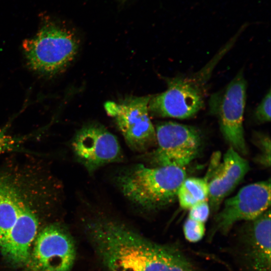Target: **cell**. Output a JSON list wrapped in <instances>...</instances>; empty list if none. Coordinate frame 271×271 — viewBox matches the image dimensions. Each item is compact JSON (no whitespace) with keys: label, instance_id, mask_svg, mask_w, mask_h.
Listing matches in <instances>:
<instances>
[{"label":"cell","instance_id":"1","mask_svg":"<svg viewBox=\"0 0 271 271\" xmlns=\"http://www.w3.org/2000/svg\"><path fill=\"white\" fill-rule=\"evenodd\" d=\"M83 228L109 271H197L174 246L153 242L118 219L97 214L85 220Z\"/></svg>","mask_w":271,"mask_h":271},{"label":"cell","instance_id":"2","mask_svg":"<svg viewBox=\"0 0 271 271\" xmlns=\"http://www.w3.org/2000/svg\"><path fill=\"white\" fill-rule=\"evenodd\" d=\"M59 188L54 177L39 163L6 164L0 169V247L17 223L41 216L57 207Z\"/></svg>","mask_w":271,"mask_h":271},{"label":"cell","instance_id":"3","mask_svg":"<svg viewBox=\"0 0 271 271\" xmlns=\"http://www.w3.org/2000/svg\"><path fill=\"white\" fill-rule=\"evenodd\" d=\"M186 178L184 168L149 167L140 164L121 172L116 183L129 201L147 211H155L177 199L178 190Z\"/></svg>","mask_w":271,"mask_h":271},{"label":"cell","instance_id":"4","mask_svg":"<svg viewBox=\"0 0 271 271\" xmlns=\"http://www.w3.org/2000/svg\"><path fill=\"white\" fill-rule=\"evenodd\" d=\"M79 46L72 32L52 21L44 22L33 37L22 43L29 68L48 77L65 70L75 58Z\"/></svg>","mask_w":271,"mask_h":271},{"label":"cell","instance_id":"5","mask_svg":"<svg viewBox=\"0 0 271 271\" xmlns=\"http://www.w3.org/2000/svg\"><path fill=\"white\" fill-rule=\"evenodd\" d=\"M224 51L195 75L168 79L167 89L151 96L149 112L158 116L179 119L196 114L204 105L207 81Z\"/></svg>","mask_w":271,"mask_h":271},{"label":"cell","instance_id":"6","mask_svg":"<svg viewBox=\"0 0 271 271\" xmlns=\"http://www.w3.org/2000/svg\"><path fill=\"white\" fill-rule=\"evenodd\" d=\"M151 96H129L104 104L128 146L137 152H147L156 144V130L149 116Z\"/></svg>","mask_w":271,"mask_h":271},{"label":"cell","instance_id":"7","mask_svg":"<svg viewBox=\"0 0 271 271\" xmlns=\"http://www.w3.org/2000/svg\"><path fill=\"white\" fill-rule=\"evenodd\" d=\"M155 130L157 147L145 157L155 167L184 168L199 155L201 137L196 128L167 121L158 124Z\"/></svg>","mask_w":271,"mask_h":271},{"label":"cell","instance_id":"8","mask_svg":"<svg viewBox=\"0 0 271 271\" xmlns=\"http://www.w3.org/2000/svg\"><path fill=\"white\" fill-rule=\"evenodd\" d=\"M247 83L241 70L223 91L210 101V110L218 116L221 131L231 147L245 155L247 148L243 126Z\"/></svg>","mask_w":271,"mask_h":271},{"label":"cell","instance_id":"9","mask_svg":"<svg viewBox=\"0 0 271 271\" xmlns=\"http://www.w3.org/2000/svg\"><path fill=\"white\" fill-rule=\"evenodd\" d=\"M72 147L78 161L90 174L105 165L123 159L116 137L98 123L82 126L75 135Z\"/></svg>","mask_w":271,"mask_h":271},{"label":"cell","instance_id":"10","mask_svg":"<svg viewBox=\"0 0 271 271\" xmlns=\"http://www.w3.org/2000/svg\"><path fill=\"white\" fill-rule=\"evenodd\" d=\"M270 205V179L245 186L225 200L223 209L215 218L210 236L217 232L226 234L236 222L252 220Z\"/></svg>","mask_w":271,"mask_h":271},{"label":"cell","instance_id":"11","mask_svg":"<svg viewBox=\"0 0 271 271\" xmlns=\"http://www.w3.org/2000/svg\"><path fill=\"white\" fill-rule=\"evenodd\" d=\"M30 260L40 271H70L76 251L69 233L57 224L44 227L35 238Z\"/></svg>","mask_w":271,"mask_h":271},{"label":"cell","instance_id":"12","mask_svg":"<svg viewBox=\"0 0 271 271\" xmlns=\"http://www.w3.org/2000/svg\"><path fill=\"white\" fill-rule=\"evenodd\" d=\"M247 222L237 239L239 261L244 271H271L270 207Z\"/></svg>","mask_w":271,"mask_h":271},{"label":"cell","instance_id":"13","mask_svg":"<svg viewBox=\"0 0 271 271\" xmlns=\"http://www.w3.org/2000/svg\"><path fill=\"white\" fill-rule=\"evenodd\" d=\"M249 170L247 161L232 148H229L208 182V200L212 211L218 210L223 200L243 179Z\"/></svg>","mask_w":271,"mask_h":271},{"label":"cell","instance_id":"14","mask_svg":"<svg viewBox=\"0 0 271 271\" xmlns=\"http://www.w3.org/2000/svg\"><path fill=\"white\" fill-rule=\"evenodd\" d=\"M209 195L208 181L206 179L186 178L177 193L180 207L189 209L195 204L207 200Z\"/></svg>","mask_w":271,"mask_h":271},{"label":"cell","instance_id":"15","mask_svg":"<svg viewBox=\"0 0 271 271\" xmlns=\"http://www.w3.org/2000/svg\"><path fill=\"white\" fill-rule=\"evenodd\" d=\"M7 127L0 128V156L9 152L18 151L22 145L31 137L30 136H13L7 133Z\"/></svg>","mask_w":271,"mask_h":271},{"label":"cell","instance_id":"16","mask_svg":"<svg viewBox=\"0 0 271 271\" xmlns=\"http://www.w3.org/2000/svg\"><path fill=\"white\" fill-rule=\"evenodd\" d=\"M205 232L204 223L197 221L189 217L183 225V232L185 238L189 242H197L203 237Z\"/></svg>","mask_w":271,"mask_h":271},{"label":"cell","instance_id":"17","mask_svg":"<svg viewBox=\"0 0 271 271\" xmlns=\"http://www.w3.org/2000/svg\"><path fill=\"white\" fill-rule=\"evenodd\" d=\"M270 95L269 89L255 110V118L259 122L270 121Z\"/></svg>","mask_w":271,"mask_h":271},{"label":"cell","instance_id":"18","mask_svg":"<svg viewBox=\"0 0 271 271\" xmlns=\"http://www.w3.org/2000/svg\"><path fill=\"white\" fill-rule=\"evenodd\" d=\"M210 214V206L207 200L201 201L189 209L188 217L203 223L207 221Z\"/></svg>","mask_w":271,"mask_h":271},{"label":"cell","instance_id":"19","mask_svg":"<svg viewBox=\"0 0 271 271\" xmlns=\"http://www.w3.org/2000/svg\"><path fill=\"white\" fill-rule=\"evenodd\" d=\"M257 143L261 150V154L258 158V162L262 165L269 167L270 164V141L269 138L265 134H256Z\"/></svg>","mask_w":271,"mask_h":271},{"label":"cell","instance_id":"20","mask_svg":"<svg viewBox=\"0 0 271 271\" xmlns=\"http://www.w3.org/2000/svg\"><path fill=\"white\" fill-rule=\"evenodd\" d=\"M130 0H120L119 2L121 4L124 5L127 2H128Z\"/></svg>","mask_w":271,"mask_h":271}]
</instances>
